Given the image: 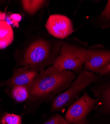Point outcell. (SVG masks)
<instances>
[{
	"label": "cell",
	"mask_w": 110,
	"mask_h": 124,
	"mask_svg": "<svg viewBox=\"0 0 110 124\" xmlns=\"http://www.w3.org/2000/svg\"><path fill=\"white\" fill-rule=\"evenodd\" d=\"M110 64V50L103 46L96 45L89 47L85 59L84 70L99 74Z\"/></svg>",
	"instance_id": "obj_6"
},
{
	"label": "cell",
	"mask_w": 110,
	"mask_h": 124,
	"mask_svg": "<svg viewBox=\"0 0 110 124\" xmlns=\"http://www.w3.org/2000/svg\"><path fill=\"white\" fill-rule=\"evenodd\" d=\"M45 27L50 34L60 39L66 38L74 31L71 20L68 17L59 14L50 16L47 20Z\"/></svg>",
	"instance_id": "obj_7"
},
{
	"label": "cell",
	"mask_w": 110,
	"mask_h": 124,
	"mask_svg": "<svg viewBox=\"0 0 110 124\" xmlns=\"http://www.w3.org/2000/svg\"><path fill=\"white\" fill-rule=\"evenodd\" d=\"M63 43V41L53 39L35 41L26 49L21 65L40 73L53 64Z\"/></svg>",
	"instance_id": "obj_2"
},
{
	"label": "cell",
	"mask_w": 110,
	"mask_h": 124,
	"mask_svg": "<svg viewBox=\"0 0 110 124\" xmlns=\"http://www.w3.org/2000/svg\"><path fill=\"white\" fill-rule=\"evenodd\" d=\"M10 18V24H13L15 25H16V24H18V23L21 21L22 19V16L21 15H19L17 14H12L9 17Z\"/></svg>",
	"instance_id": "obj_16"
},
{
	"label": "cell",
	"mask_w": 110,
	"mask_h": 124,
	"mask_svg": "<svg viewBox=\"0 0 110 124\" xmlns=\"http://www.w3.org/2000/svg\"><path fill=\"white\" fill-rule=\"evenodd\" d=\"M0 124H2L1 123V120H0Z\"/></svg>",
	"instance_id": "obj_17"
},
{
	"label": "cell",
	"mask_w": 110,
	"mask_h": 124,
	"mask_svg": "<svg viewBox=\"0 0 110 124\" xmlns=\"http://www.w3.org/2000/svg\"><path fill=\"white\" fill-rule=\"evenodd\" d=\"M24 11L27 14L33 15L44 7L47 1L41 0H23L21 1Z\"/></svg>",
	"instance_id": "obj_12"
},
{
	"label": "cell",
	"mask_w": 110,
	"mask_h": 124,
	"mask_svg": "<svg viewBox=\"0 0 110 124\" xmlns=\"http://www.w3.org/2000/svg\"><path fill=\"white\" fill-rule=\"evenodd\" d=\"M2 124H21L22 118L14 114H6L1 119Z\"/></svg>",
	"instance_id": "obj_14"
},
{
	"label": "cell",
	"mask_w": 110,
	"mask_h": 124,
	"mask_svg": "<svg viewBox=\"0 0 110 124\" xmlns=\"http://www.w3.org/2000/svg\"><path fill=\"white\" fill-rule=\"evenodd\" d=\"M99 78V75L92 72L82 71L66 90L54 99L51 105L52 111H62L71 104L83 90L95 83Z\"/></svg>",
	"instance_id": "obj_4"
},
{
	"label": "cell",
	"mask_w": 110,
	"mask_h": 124,
	"mask_svg": "<svg viewBox=\"0 0 110 124\" xmlns=\"http://www.w3.org/2000/svg\"><path fill=\"white\" fill-rule=\"evenodd\" d=\"M93 23L97 27L103 29L110 26V0L107 1L103 11L95 19Z\"/></svg>",
	"instance_id": "obj_11"
},
{
	"label": "cell",
	"mask_w": 110,
	"mask_h": 124,
	"mask_svg": "<svg viewBox=\"0 0 110 124\" xmlns=\"http://www.w3.org/2000/svg\"><path fill=\"white\" fill-rule=\"evenodd\" d=\"M89 46L86 42L78 41L77 43L64 42L59 55L52 65L59 70L80 74L83 71L85 59Z\"/></svg>",
	"instance_id": "obj_3"
},
{
	"label": "cell",
	"mask_w": 110,
	"mask_h": 124,
	"mask_svg": "<svg viewBox=\"0 0 110 124\" xmlns=\"http://www.w3.org/2000/svg\"><path fill=\"white\" fill-rule=\"evenodd\" d=\"M43 124H69L68 122L58 114L50 118Z\"/></svg>",
	"instance_id": "obj_15"
},
{
	"label": "cell",
	"mask_w": 110,
	"mask_h": 124,
	"mask_svg": "<svg viewBox=\"0 0 110 124\" xmlns=\"http://www.w3.org/2000/svg\"><path fill=\"white\" fill-rule=\"evenodd\" d=\"M97 103V99L91 97L85 91L82 97L77 98L69 106L65 119L71 124H88L87 117Z\"/></svg>",
	"instance_id": "obj_5"
},
{
	"label": "cell",
	"mask_w": 110,
	"mask_h": 124,
	"mask_svg": "<svg viewBox=\"0 0 110 124\" xmlns=\"http://www.w3.org/2000/svg\"><path fill=\"white\" fill-rule=\"evenodd\" d=\"M14 39V33L11 25L5 20H0V49L11 45Z\"/></svg>",
	"instance_id": "obj_10"
},
{
	"label": "cell",
	"mask_w": 110,
	"mask_h": 124,
	"mask_svg": "<svg viewBox=\"0 0 110 124\" xmlns=\"http://www.w3.org/2000/svg\"><path fill=\"white\" fill-rule=\"evenodd\" d=\"M12 96L16 102H22L28 99L29 93L27 86L15 85L13 86Z\"/></svg>",
	"instance_id": "obj_13"
},
{
	"label": "cell",
	"mask_w": 110,
	"mask_h": 124,
	"mask_svg": "<svg viewBox=\"0 0 110 124\" xmlns=\"http://www.w3.org/2000/svg\"><path fill=\"white\" fill-rule=\"evenodd\" d=\"M76 76L74 72L59 70L51 66L39 73L27 86L29 95L38 100L53 97L67 89Z\"/></svg>",
	"instance_id": "obj_1"
},
{
	"label": "cell",
	"mask_w": 110,
	"mask_h": 124,
	"mask_svg": "<svg viewBox=\"0 0 110 124\" xmlns=\"http://www.w3.org/2000/svg\"><path fill=\"white\" fill-rule=\"evenodd\" d=\"M39 73L28 67L24 66L15 70L12 77L7 81L8 86H25L30 84L37 77Z\"/></svg>",
	"instance_id": "obj_8"
},
{
	"label": "cell",
	"mask_w": 110,
	"mask_h": 124,
	"mask_svg": "<svg viewBox=\"0 0 110 124\" xmlns=\"http://www.w3.org/2000/svg\"><path fill=\"white\" fill-rule=\"evenodd\" d=\"M93 86L91 90L100 103V110L103 113H110V85H99Z\"/></svg>",
	"instance_id": "obj_9"
}]
</instances>
